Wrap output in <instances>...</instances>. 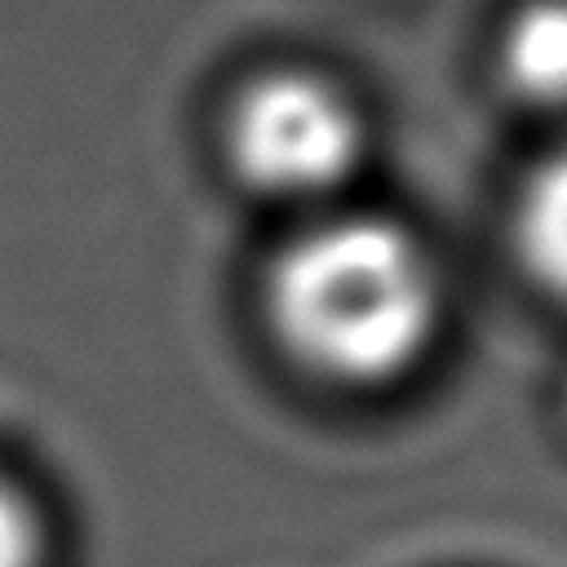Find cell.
<instances>
[{
	"label": "cell",
	"instance_id": "1",
	"mask_svg": "<svg viewBox=\"0 0 567 567\" xmlns=\"http://www.w3.org/2000/svg\"><path fill=\"white\" fill-rule=\"evenodd\" d=\"M266 323L292 363L332 385L408 377L443 328V284L421 239L372 213L306 226L266 270Z\"/></svg>",
	"mask_w": 567,
	"mask_h": 567
},
{
	"label": "cell",
	"instance_id": "2",
	"mask_svg": "<svg viewBox=\"0 0 567 567\" xmlns=\"http://www.w3.org/2000/svg\"><path fill=\"white\" fill-rule=\"evenodd\" d=\"M235 177L284 204L337 195L363 159V124L350 97L310 71H270L239 89L221 128Z\"/></svg>",
	"mask_w": 567,
	"mask_h": 567
},
{
	"label": "cell",
	"instance_id": "3",
	"mask_svg": "<svg viewBox=\"0 0 567 567\" xmlns=\"http://www.w3.org/2000/svg\"><path fill=\"white\" fill-rule=\"evenodd\" d=\"M496 66L505 89L540 111L567 106V0H527L509 13Z\"/></svg>",
	"mask_w": 567,
	"mask_h": 567
},
{
	"label": "cell",
	"instance_id": "4",
	"mask_svg": "<svg viewBox=\"0 0 567 567\" xmlns=\"http://www.w3.org/2000/svg\"><path fill=\"white\" fill-rule=\"evenodd\" d=\"M509 230L523 275L540 292L567 301V146L523 182Z\"/></svg>",
	"mask_w": 567,
	"mask_h": 567
},
{
	"label": "cell",
	"instance_id": "5",
	"mask_svg": "<svg viewBox=\"0 0 567 567\" xmlns=\"http://www.w3.org/2000/svg\"><path fill=\"white\" fill-rule=\"evenodd\" d=\"M53 532L35 492L0 470V567H49Z\"/></svg>",
	"mask_w": 567,
	"mask_h": 567
}]
</instances>
